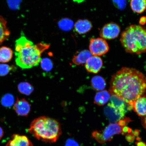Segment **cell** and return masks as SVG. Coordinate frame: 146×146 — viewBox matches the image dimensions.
Instances as JSON below:
<instances>
[{"label":"cell","mask_w":146,"mask_h":146,"mask_svg":"<svg viewBox=\"0 0 146 146\" xmlns=\"http://www.w3.org/2000/svg\"><path fill=\"white\" fill-rule=\"evenodd\" d=\"M110 87L111 94L115 95L131 105L145 94L146 78L135 69L123 67L112 76Z\"/></svg>","instance_id":"cell-1"},{"label":"cell","mask_w":146,"mask_h":146,"mask_svg":"<svg viewBox=\"0 0 146 146\" xmlns=\"http://www.w3.org/2000/svg\"><path fill=\"white\" fill-rule=\"evenodd\" d=\"M50 45L44 43L34 44L24 36L16 40L15 44V62L23 69H30L37 66L42 59V54Z\"/></svg>","instance_id":"cell-2"},{"label":"cell","mask_w":146,"mask_h":146,"mask_svg":"<svg viewBox=\"0 0 146 146\" xmlns=\"http://www.w3.org/2000/svg\"><path fill=\"white\" fill-rule=\"evenodd\" d=\"M28 132L38 140L49 143L56 142L62 133L59 122L46 116L40 117L33 120Z\"/></svg>","instance_id":"cell-3"},{"label":"cell","mask_w":146,"mask_h":146,"mask_svg":"<svg viewBox=\"0 0 146 146\" xmlns=\"http://www.w3.org/2000/svg\"><path fill=\"white\" fill-rule=\"evenodd\" d=\"M120 41L127 52L137 54L143 53L146 48L145 30L139 25H131L122 33Z\"/></svg>","instance_id":"cell-4"},{"label":"cell","mask_w":146,"mask_h":146,"mask_svg":"<svg viewBox=\"0 0 146 146\" xmlns=\"http://www.w3.org/2000/svg\"><path fill=\"white\" fill-rule=\"evenodd\" d=\"M123 127L120 125L118 122L115 123H111L106 127L102 132L94 131L92 133V136L99 143H104L111 141L115 135L122 133Z\"/></svg>","instance_id":"cell-5"},{"label":"cell","mask_w":146,"mask_h":146,"mask_svg":"<svg viewBox=\"0 0 146 146\" xmlns=\"http://www.w3.org/2000/svg\"><path fill=\"white\" fill-rule=\"evenodd\" d=\"M89 50L92 55L99 56L103 55L108 52L109 46L106 41L102 38H96L91 40Z\"/></svg>","instance_id":"cell-6"},{"label":"cell","mask_w":146,"mask_h":146,"mask_svg":"<svg viewBox=\"0 0 146 146\" xmlns=\"http://www.w3.org/2000/svg\"><path fill=\"white\" fill-rule=\"evenodd\" d=\"M120 32V27L117 24L111 23L106 25L102 29L100 36L104 39H113L117 38Z\"/></svg>","instance_id":"cell-7"},{"label":"cell","mask_w":146,"mask_h":146,"mask_svg":"<svg viewBox=\"0 0 146 146\" xmlns=\"http://www.w3.org/2000/svg\"><path fill=\"white\" fill-rule=\"evenodd\" d=\"M110 105L117 109L120 112L125 115L128 111L132 109V106L126 103L123 100L114 94H111L110 99Z\"/></svg>","instance_id":"cell-8"},{"label":"cell","mask_w":146,"mask_h":146,"mask_svg":"<svg viewBox=\"0 0 146 146\" xmlns=\"http://www.w3.org/2000/svg\"><path fill=\"white\" fill-rule=\"evenodd\" d=\"M103 65V62L98 56H92L85 64V68L89 72L97 74L99 72Z\"/></svg>","instance_id":"cell-9"},{"label":"cell","mask_w":146,"mask_h":146,"mask_svg":"<svg viewBox=\"0 0 146 146\" xmlns=\"http://www.w3.org/2000/svg\"><path fill=\"white\" fill-rule=\"evenodd\" d=\"M104 112L111 123H117L122 119L125 115V114L109 104L105 108Z\"/></svg>","instance_id":"cell-10"},{"label":"cell","mask_w":146,"mask_h":146,"mask_svg":"<svg viewBox=\"0 0 146 146\" xmlns=\"http://www.w3.org/2000/svg\"><path fill=\"white\" fill-rule=\"evenodd\" d=\"M14 109L18 115L27 116L30 111V104L24 98L17 99L14 104Z\"/></svg>","instance_id":"cell-11"},{"label":"cell","mask_w":146,"mask_h":146,"mask_svg":"<svg viewBox=\"0 0 146 146\" xmlns=\"http://www.w3.org/2000/svg\"><path fill=\"white\" fill-rule=\"evenodd\" d=\"M5 146H33L32 142L26 136L14 134Z\"/></svg>","instance_id":"cell-12"},{"label":"cell","mask_w":146,"mask_h":146,"mask_svg":"<svg viewBox=\"0 0 146 146\" xmlns=\"http://www.w3.org/2000/svg\"><path fill=\"white\" fill-rule=\"evenodd\" d=\"M146 100L145 96L140 97L131 104L132 108L139 116L145 117L146 115Z\"/></svg>","instance_id":"cell-13"},{"label":"cell","mask_w":146,"mask_h":146,"mask_svg":"<svg viewBox=\"0 0 146 146\" xmlns=\"http://www.w3.org/2000/svg\"><path fill=\"white\" fill-rule=\"evenodd\" d=\"M76 32L80 34H83L88 32L92 28V23L87 19H80L74 25Z\"/></svg>","instance_id":"cell-14"},{"label":"cell","mask_w":146,"mask_h":146,"mask_svg":"<svg viewBox=\"0 0 146 146\" xmlns=\"http://www.w3.org/2000/svg\"><path fill=\"white\" fill-rule=\"evenodd\" d=\"M110 93L107 90H102L96 93L95 96L94 103L99 106H103L107 104L110 99Z\"/></svg>","instance_id":"cell-15"},{"label":"cell","mask_w":146,"mask_h":146,"mask_svg":"<svg viewBox=\"0 0 146 146\" xmlns=\"http://www.w3.org/2000/svg\"><path fill=\"white\" fill-rule=\"evenodd\" d=\"M92 56L90 51L84 50L81 51L73 57L72 61L75 64L83 65L86 62L87 60Z\"/></svg>","instance_id":"cell-16"},{"label":"cell","mask_w":146,"mask_h":146,"mask_svg":"<svg viewBox=\"0 0 146 146\" xmlns=\"http://www.w3.org/2000/svg\"><path fill=\"white\" fill-rule=\"evenodd\" d=\"M7 22L0 16V44L7 40L10 35V32L7 26Z\"/></svg>","instance_id":"cell-17"},{"label":"cell","mask_w":146,"mask_h":146,"mask_svg":"<svg viewBox=\"0 0 146 146\" xmlns=\"http://www.w3.org/2000/svg\"><path fill=\"white\" fill-rule=\"evenodd\" d=\"M91 85L94 90L100 91L105 88L106 83L105 80L102 76H94L91 80Z\"/></svg>","instance_id":"cell-18"},{"label":"cell","mask_w":146,"mask_h":146,"mask_svg":"<svg viewBox=\"0 0 146 146\" xmlns=\"http://www.w3.org/2000/svg\"><path fill=\"white\" fill-rule=\"evenodd\" d=\"M13 52L9 47L3 46L0 48V62L7 63L12 59Z\"/></svg>","instance_id":"cell-19"},{"label":"cell","mask_w":146,"mask_h":146,"mask_svg":"<svg viewBox=\"0 0 146 146\" xmlns=\"http://www.w3.org/2000/svg\"><path fill=\"white\" fill-rule=\"evenodd\" d=\"M130 5L133 11L141 13L146 9V0H131Z\"/></svg>","instance_id":"cell-20"},{"label":"cell","mask_w":146,"mask_h":146,"mask_svg":"<svg viewBox=\"0 0 146 146\" xmlns=\"http://www.w3.org/2000/svg\"><path fill=\"white\" fill-rule=\"evenodd\" d=\"M18 90L22 94L30 95L34 90L33 87L27 82H22L18 85Z\"/></svg>","instance_id":"cell-21"},{"label":"cell","mask_w":146,"mask_h":146,"mask_svg":"<svg viewBox=\"0 0 146 146\" xmlns=\"http://www.w3.org/2000/svg\"><path fill=\"white\" fill-rule=\"evenodd\" d=\"M58 24L61 30L65 31H68L72 30L74 25L72 20L66 18L60 20Z\"/></svg>","instance_id":"cell-22"},{"label":"cell","mask_w":146,"mask_h":146,"mask_svg":"<svg viewBox=\"0 0 146 146\" xmlns=\"http://www.w3.org/2000/svg\"><path fill=\"white\" fill-rule=\"evenodd\" d=\"M14 102V97L12 94H8L3 96L1 99V103L3 106L10 107L13 105Z\"/></svg>","instance_id":"cell-23"},{"label":"cell","mask_w":146,"mask_h":146,"mask_svg":"<svg viewBox=\"0 0 146 146\" xmlns=\"http://www.w3.org/2000/svg\"><path fill=\"white\" fill-rule=\"evenodd\" d=\"M42 68L44 70L50 71L52 69L53 64L51 60L48 58L42 59L40 62Z\"/></svg>","instance_id":"cell-24"},{"label":"cell","mask_w":146,"mask_h":146,"mask_svg":"<svg viewBox=\"0 0 146 146\" xmlns=\"http://www.w3.org/2000/svg\"><path fill=\"white\" fill-rule=\"evenodd\" d=\"M13 67L8 65L0 64V76H4L8 74L12 70Z\"/></svg>","instance_id":"cell-25"},{"label":"cell","mask_w":146,"mask_h":146,"mask_svg":"<svg viewBox=\"0 0 146 146\" xmlns=\"http://www.w3.org/2000/svg\"><path fill=\"white\" fill-rule=\"evenodd\" d=\"M113 2L115 3L119 9L123 10L126 5V0H113Z\"/></svg>","instance_id":"cell-26"},{"label":"cell","mask_w":146,"mask_h":146,"mask_svg":"<svg viewBox=\"0 0 146 146\" xmlns=\"http://www.w3.org/2000/svg\"><path fill=\"white\" fill-rule=\"evenodd\" d=\"M9 7L12 9H17L19 5V0H7Z\"/></svg>","instance_id":"cell-27"},{"label":"cell","mask_w":146,"mask_h":146,"mask_svg":"<svg viewBox=\"0 0 146 146\" xmlns=\"http://www.w3.org/2000/svg\"><path fill=\"white\" fill-rule=\"evenodd\" d=\"M65 146H79V145L74 140L70 139L67 140Z\"/></svg>","instance_id":"cell-28"},{"label":"cell","mask_w":146,"mask_h":146,"mask_svg":"<svg viewBox=\"0 0 146 146\" xmlns=\"http://www.w3.org/2000/svg\"><path fill=\"white\" fill-rule=\"evenodd\" d=\"M126 139L127 141L129 142L132 141L134 139V135L133 134H129L127 135L126 137Z\"/></svg>","instance_id":"cell-29"},{"label":"cell","mask_w":146,"mask_h":146,"mask_svg":"<svg viewBox=\"0 0 146 146\" xmlns=\"http://www.w3.org/2000/svg\"><path fill=\"white\" fill-rule=\"evenodd\" d=\"M146 23V18L145 17H142L140 18L139 23L140 25H144Z\"/></svg>","instance_id":"cell-30"},{"label":"cell","mask_w":146,"mask_h":146,"mask_svg":"<svg viewBox=\"0 0 146 146\" xmlns=\"http://www.w3.org/2000/svg\"><path fill=\"white\" fill-rule=\"evenodd\" d=\"M136 144L137 146H146L145 143L142 141L137 142Z\"/></svg>","instance_id":"cell-31"},{"label":"cell","mask_w":146,"mask_h":146,"mask_svg":"<svg viewBox=\"0 0 146 146\" xmlns=\"http://www.w3.org/2000/svg\"><path fill=\"white\" fill-rule=\"evenodd\" d=\"M3 135V131L2 129L0 127V139L2 137Z\"/></svg>","instance_id":"cell-32"}]
</instances>
